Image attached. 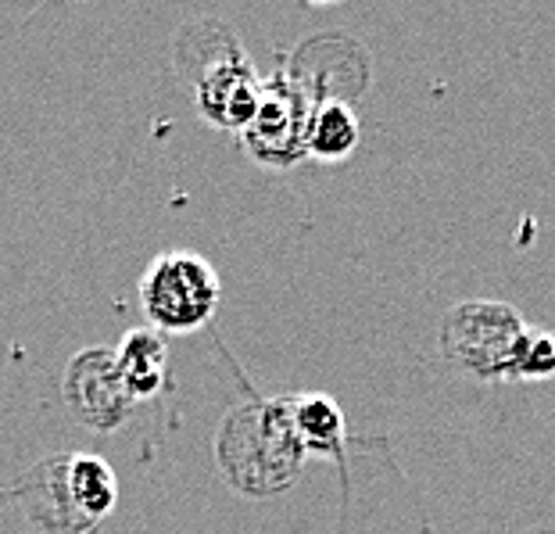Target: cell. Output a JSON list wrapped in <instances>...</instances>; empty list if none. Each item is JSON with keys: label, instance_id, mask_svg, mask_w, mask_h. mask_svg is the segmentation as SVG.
I'll use <instances>...</instances> for the list:
<instances>
[{"label": "cell", "instance_id": "1", "mask_svg": "<svg viewBox=\"0 0 555 534\" xmlns=\"http://www.w3.org/2000/svg\"><path fill=\"white\" fill-rule=\"evenodd\" d=\"M305 445L294 431L291 398H251L233 406L216 431L222 481L247 498L280 495L298 481Z\"/></svg>", "mask_w": 555, "mask_h": 534}, {"label": "cell", "instance_id": "2", "mask_svg": "<svg viewBox=\"0 0 555 534\" xmlns=\"http://www.w3.org/2000/svg\"><path fill=\"white\" fill-rule=\"evenodd\" d=\"M527 319L505 302H463L441 319V359L474 381H509L513 352Z\"/></svg>", "mask_w": 555, "mask_h": 534}, {"label": "cell", "instance_id": "3", "mask_svg": "<svg viewBox=\"0 0 555 534\" xmlns=\"http://www.w3.org/2000/svg\"><path fill=\"white\" fill-rule=\"evenodd\" d=\"M219 272L197 252H165L140 277V308L158 334H191L216 316Z\"/></svg>", "mask_w": 555, "mask_h": 534}, {"label": "cell", "instance_id": "4", "mask_svg": "<svg viewBox=\"0 0 555 534\" xmlns=\"http://www.w3.org/2000/svg\"><path fill=\"white\" fill-rule=\"evenodd\" d=\"M309 115H312V98L291 76V68H280V73L262 79V101H258L251 126L241 134L247 154L258 165H269V169H287V165L305 158L309 154L305 151Z\"/></svg>", "mask_w": 555, "mask_h": 534}, {"label": "cell", "instance_id": "5", "mask_svg": "<svg viewBox=\"0 0 555 534\" xmlns=\"http://www.w3.org/2000/svg\"><path fill=\"white\" fill-rule=\"evenodd\" d=\"M62 398L68 417L93 434L119 431L133 412V395L126 391L115 348L104 344H90L68 359L62 373Z\"/></svg>", "mask_w": 555, "mask_h": 534}, {"label": "cell", "instance_id": "6", "mask_svg": "<svg viewBox=\"0 0 555 534\" xmlns=\"http://www.w3.org/2000/svg\"><path fill=\"white\" fill-rule=\"evenodd\" d=\"M11 498L40 534H93L98 527L79 513L68 492V456H43L11 484Z\"/></svg>", "mask_w": 555, "mask_h": 534}, {"label": "cell", "instance_id": "7", "mask_svg": "<svg viewBox=\"0 0 555 534\" xmlns=\"http://www.w3.org/2000/svg\"><path fill=\"white\" fill-rule=\"evenodd\" d=\"M258 101H262V76L255 73V65L247 58L216 68L194 87V104L201 118L216 129H230V134H244L251 126Z\"/></svg>", "mask_w": 555, "mask_h": 534}, {"label": "cell", "instance_id": "8", "mask_svg": "<svg viewBox=\"0 0 555 534\" xmlns=\"http://www.w3.org/2000/svg\"><path fill=\"white\" fill-rule=\"evenodd\" d=\"M244 47L233 37V29L219 18H194L176 33L172 40V62H176V76H180L186 87H197L208 73H216L222 65L244 62Z\"/></svg>", "mask_w": 555, "mask_h": 534}, {"label": "cell", "instance_id": "9", "mask_svg": "<svg viewBox=\"0 0 555 534\" xmlns=\"http://www.w3.org/2000/svg\"><path fill=\"white\" fill-rule=\"evenodd\" d=\"M115 363H119V373L133 402L155 398L165 387V373H169V344H165V334H158L155 327L126 330L119 348H115Z\"/></svg>", "mask_w": 555, "mask_h": 534}, {"label": "cell", "instance_id": "10", "mask_svg": "<svg viewBox=\"0 0 555 534\" xmlns=\"http://www.w3.org/2000/svg\"><path fill=\"white\" fill-rule=\"evenodd\" d=\"M291 409H294V431H298L305 453H323L330 459L345 462L348 423L337 398L323 395V391H305V395L291 398Z\"/></svg>", "mask_w": 555, "mask_h": 534}, {"label": "cell", "instance_id": "11", "mask_svg": "<svg viewBox=\"0 0 555 534\" xmlns=\"http://www.w3.org/2000/svg\"><path fill=\"white\" fill-rule=\"evenodd\" d=\"M68 492H73V503L79 513L87 517L93 527H101V520L119 503V478H115V470L108 467L104 456L73 453L68 456Z\"/></svg>", "mask_w": 555, "mask_h": 534}, {"label": "cell", "instance_id": "12", "mask_svg": "<svg viewBox=\"0 0 555 534\" xmlns=\"http://www.w3.org/2000/svg\"><path fill=\"white\" fill-rule=\"evenodd\" d=\"M359 148V118L345 101H319L309 115L305 151L319 162H345Z\"/></svg>", "mask_w": 555, "mask_h": 534}, {"label": "cell", "instance_id": "13", "mask_svg": "<svg viewBox=\"0 0 555 534\" xmlns=\"http://www.w3.org/2000/svg\"><path fill=\"white\" fill-rule=\"evenodd\" d=\"M555 377V334L527 327L516 341L509 381H548Z\"/></svg>", "mask_w": 555, "mask_h": 534}]
</instances>
